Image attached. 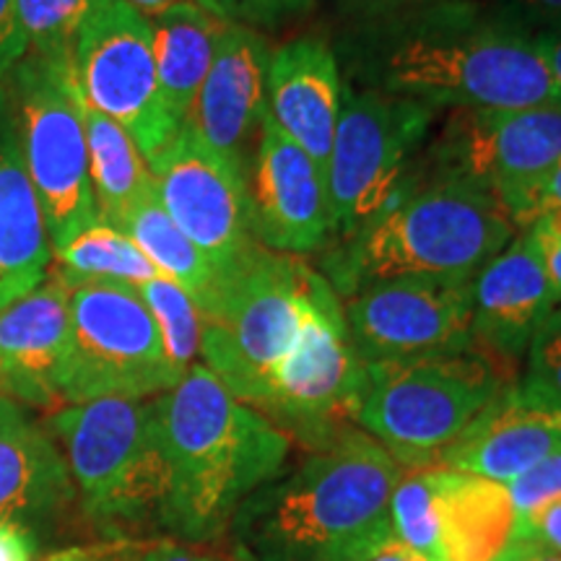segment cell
Returning a JSON list of instances; mask_svg holds the SVG:
<instances>
[{
    "mask_svg": "<svg viewBox=\"0 0 561 561\" xmlns=\"http://www.w3.org/2000/svg\"><path fill=\"white\" fill-rule=\"evenodd\" d=\"M291 3H294V9H297V11L301 13V11L312 9V3H314V0H291Z\"/></svg>",
    "mask_w": 561,
    "mask_h": 561,
    "instance_id": "obj_49",
    "label": "cell"
},
{
    "mask_svg": "<svg viewBox=\"0 0 561 561\" xmlns=\"http://www.w3.org/2000/svg\"><path fill=\"white\" fill-rule=\"evenodd\" d=\"M121 561H216V557L185 543L159 541L149 546L121 543Z\"/></svg>",
    "mask_w": 561,
    "mask_h": 561,
    "instance_id": "obj_38",
    "label": "cell"
},
{
    "mask_svg": "<svg viewBox=\"0 0 561 561\" xmlns=\"http://www.w3.org/2000/svg\"><path fill=\"white\" fill-rule=\"evenodd\" d=\"M83 128L89 146V174L96 214L121 229L146 195L153 193V174L123 125L81 100Z\"/></svg>",
    "mask_w": 561,
    "mask_h": 561,
    "instance_id": "obj_26",
    "label": "cell"
},
{
    "mask_svg": "<svg viewBox=\"0 0 561 561\" xmlns=\"http://www.w3.org/2000/svg\"><path fill=\"white\" fill-rule=\"evenodd\" d=\"M94 0H19V16L34 58L70 62L76 34Z\"/></svg>",
    "mask_w": 561,
    "mask_h": 561,
    "instance_id": "obj_30",
    "label": "cell"
},
{
    "mask_svg": "<svg viewBox=\"0 0 561 561\" xmlns=\"http://www.w3.org/2000/svg\"><path fill=\"white\" fill-rule=\"evenodd\" d=\"M325 276L263 244L221 278L203 314L201 359L237 401L261 411L268 377L289 354Z\"/></svg>",
    "mask_w": 561,
    "mask_h": 561,
    "instance_id": "obj_6",
    "label": "cell"
},
{
    "mask_svg": "<svg viewBox=\"0 0 561 561\" xmlns=\"http://www.w3.org/2000/svg\"><path fill=\"white\" fill-rule=\"evenodd\" d=\"M380 91L455 110H530L561 104L538 39L512 13L468 0L382 19Z\"/></svg>",
    "mask_w": 561,
    "mask_h": 561,
    "instance_id": "obj_1",
    "label": "cell"
},
{
    "mask_svg": "<svg viewBox=\"0 0 561 561\" xmlns=\"http://www.w3.org/2000/svg\"><path fill=\"white\" fill-rule=\"evenodd\" d=\"M125 3L133 5V9H136L138 13H144L146 19H151V16H157V13H161V11L172 9V5L187 3V0H125Z\"/></svg>",
    "mask_w": 561,
    "mask_h": 561,
    "instance_id": "obj_47",
    "label": "cell"
},
{
    "mask_svg": "<svg viewBox=\"0 0 561 561\" xmlns=\"http://www.w3.org/2000/svg\"><path fill=\"white\" fill-rule=\"evenodd\" d=\"M494 195L460 178L434 174L398 198L328 263L335 294L351 297L371 280L398 276L476 278L520 234Z\"/></svg>",
    "mask_w": 561,
    "mask_h": 561,
    "instance_id": "obj_4",
    "label": "cell"
},
{
    "mask_svg": "<svg viewBox=\"0 0 561 561\" xmlns=\"http://www.w3.org/2000/svg\"><path fill=\"white\" fill-rule=\"evenodd\" d=\"M528 229L536 237L538 250H541L543 268L551 280L557 305H561V208L546 210Z\"/></svg>",
    "mask_w": 561,
    "mask_h": 561,
    "instance_id": "obj_35",
    "label": "cell"
},
{
    "mask_svg": "<svg viewBox=\"0 0 561 561\" xmlns=\"http://www.w3.org/2000/svg\"><path fill=\"white\" fill-rule=\"evenodd\" d=\"M515 5L517 13L512 16L525 26L538 24L543 32H561V0H515Z\"/></svg>",
    "mask_w": 561,
    "mask_h": 561,
    "instance_id": "obj_41",
    "label": "cell"
},
{
    "mask_svg": "<svg viewBox=\"0 0 561 561\" xmlns=\"http://www.w3.org/2000/svg\"><path fill=\"white\" fill-rule=\"evenodd\" d=\"M62 278L70 289L68 343L55 377L62 405L100 398L149 401L185 377L167 356L136 286L76 280L66 273Z\"/></svg>",
    "mask_w": 561,
    "mask_h": 561,
    "instance_id": "obj_8",
    "label": "cell"
},
{
    "mask_svg": "<svg viewBox=\"0 0 561 561\" xmlns=\"http://www.w3.org/2000/svg\"><path fill=\"white\" fill-rule=\"evenodd\" d=\"M496 561H561V553L546 549V546L533 543V541L512 538L507 551H504Z\"/></svg>",
    "mask_w": 561,
    "mask_h": 561,
    "instance_id": "obj_43",
    "label": "cell"
},
{
    "mask_svg": "<svg viewBox=\"0 0 561 561\" xmlns=\"http://www.w3.org/2000/svg\"><path fill=\"white\" fill-rule=\"evenodd\" d=\"M354 561H430L424 553L411 549L409 543H403L401 538H396L392 533L380 538L377 543H371L367 551L359 553Z\"/></svg>",
    "mask_w": 561,
    "mask_h": 561,
    "instance_id": "obj_42",
    "label": "cell"
},
{
    "mask_svg": "<svg viewBox=\"0 0 561 561\" xmlns=\"http://www.w3.org/2000/svg\"><path fill=\"white\" fill-rule=\"evenodd\" d=\"M515 538L533 541L561 553V496L541 504L525 517H517Z\"/></svg>",
    "mask_w": 561,
    "mask_h": 561,
    "instance_id": "obj_36",
    "label": "cell"
},
{
    "mask_svg": "<svg viewBox=\"0 0 561 561\" xmlns=\"http://www.w3.org/2000/svg\"><path fill=\"white\" fill-rule=\"evenodd\" d=\"M55 265L76 280H107V284L144 286L159 276L149 257L123 229L107 221H94L81 229L68 244L53 252Z\"/></svg>",
    "mask_w": 561,
    "mask_h": 561,
    "instance_id": "obj_28",
    "label": "cell"
},
{
    "mask_svg": "<svg viewBox=\"0 0 561 561\" xmlns=\"http://www.w3.org/2000/svg\"><path fill=\"white\" fill-rule=\"evenodd\" d=\"M0 561H37V538L30 525L0 520Z\"/></svg>",
    "mask_w": 561,
    "mask_h": 561,
    "instance_id": "obj_39",
    "label": "cell"
},
{
    "mask_svg": "<svg viewBox=\"0 0 561 561\" xmlns=\"http://www.w3.org/2000/svg\"><path fill=\"white\" fill-rule=\"evenodd\" d=\"M390 530L411 549L439 561L437 517H434L432 466L403 471L390 496Z\"/></svg>",
    "mask_w": 561,
    "mask_h": 561,
    "instance_id": "obj_31",
    "label": "cell"
},
{
    "mask_svg": "<svg viewBox=\"0 0 561 561\" xmlns=\"http://www.w3.org/2000/svg\"><path fill=\"white\" fill-rule=\"evenodd\" d=\"M507 489L517 517H525L541 504L557 500L561 496V450L538 462L520 479L507 483Z\"/></svg>",
    "mask_w": 561,
    "mask_h": 561,
    "instance_id": "obj_33",
    "label": "cell"
},
{
    "mask_svg": "<svg viewBox=\"0 0 561 561\" xmlns=\"http://www.w3.org/2000/svg\"><path fill=\"white\" fill-rule=\"evenodd\" d=\"M255 240L280 255H310L333 240L325 172L286 138L265 107L255 161L250 167Z\"/></svg>",
    "mask_w": 561,
    "mask_h": 561,
    "instance_id": "obj_16",
    "label": "cell"
},
{
    "mask_svg": "<svg viewBox=\"0 0 561 561\" xmlns=\"http://www.w3.org/2000/svg\"><path fill=\"white\" fill-rule=\"evenodd\" d=\"M83 512L104 525L164 517L172 473L151 401L62 405L47 424Z\"/></svg>",
    "mask_w": 561,
    "mask_h": 561,
    "instance_id": "obj_7",
    "label": "cell"
},
{
    "mask_svg": "<svg viewBox=\"0 0 561 561\" xmlns=\"http://www.w3.org/2000/svg\"><path fill=\"white\" fill-rule=\"evenodd\" d=\"M83 100L128 130L146 164L180 133L153 58L151 21L125 0H94L70 53Z\"/></svg>",
    "mask_w": 561,
    "mask_h": 561,
    "instance_id": "obj_13",
    "label": "cell"
},
{
    "mask_svg": "<svg viewBox=\"0 0 561 561\" xmlns=\"http://www.w3.org/2000/svg\"><path fill=\"white\" fill-rule=\"evenodd\" d=\"M172 486L164 520L193 541H210L237 510L268 486L291 439L252 405L237 401L203 364L153 398Z\"/></svg>",
    "mask_w": 561,
    "mask_h": 561,
    "instance_id": "obj_2",
    "label": "cell"
},
{
    "mask_svg": "<svg viewBox=\"0 0 561 561\" xmlns=\"http://www.w3.org/2000/svg\"><path fill=\"white\" fill-rule=\"evenodd\" d=\"M551 208H561V161L557 167H553V172L549 174V180L543 182L541 193H538V201H536V219L546 210Z\"/></svg>",
    "mask_w": 561,
    "mask_h": 561,
    "instance_id": "obj_45",
    "label": "cell"
},
{
    "mask_svg": "<svg viewBox=\"0 0 561 561\" xmlns=\"http://www.w3.org/2000/svg\"><path fill=\"white\" fill-rule=\"evenodd\" d=\"M149 170L161 208L221 278L261 248L252 229L248 178L191 130L180 128L172 144L149 161Z\"/></svg>",
    "mask_w": 561,
    "mask_h": 561,
    "instance_id": "obj_15",
    "label": "cell"
},
{
    "mask_svg": "<svg viewBox=\"0 0 561 561\" xmlns=\"http://www.w3.org/2000/svg\"><path fill=\"white\" fill-rule=\"evenodd\" d=\"M265 107L280 133L325 172L343 107L339 60L325 39L297 37L271 50Z\"/></svg>",
    "mask_w": 561,
    "mask_h": 561,
    "instance_id": "obj_20",
    "label": "cell"
},
{
    "mask_svg": "<svg viewBox=\"0 0 561 561\" xmlns=\"http://www.w3.org/2000/svg\"><path fill=\"white\" fill-rule=\"evenodd\" d=\"M50 261L45 210L21 159L9 91L0 81V307L39 286Z\"/></svg>",
    "mask_w": 561,
    "mask_h": 561,
    "instance_id": "obj_21",
    "label": "cell"
},
{
    "mask_svg": "<svg viewBox=\"0 0 561 561\" xmlns=\"http://www.w3.org/2000/svg\"><path fill=\"white\" fill-rule=\"evenodd\" d=\"M70 289L58 265L24 297L0 307V398L42 411H60L55 388L66 354Z\"/></svg>",
    "mask_w": 561,
    "mask_h": 561,
    "instance_id": "obj_18",
    "label": "cell"
},
{
    "mask_svg": "<svg viewBox=\"0 0 561 561\" xmlns=\"http://www.w3.org/2000/svg\"><path fill=\"white\" fill-rule=\"evenodd\" d=\"M434 107L388 91H346L325 167L333 240L369 227L401 193L413 153L430 136Z\"/></svg>",
    "mask_w": 561,
    "mask_h": 561,
    "instance_id": "obj_10",
    "label": "cell"
},
{
    "mask_svg": "<svg viewBox=\"0 0 561 561\" xmlns=\"http://www.w3.org/2000/svg\"><path fill=\"white\" fill-rule=\"evenodd\" d=\"M21 159L45 210L53 252L100 221L89 174L81 89L70 62L26 55L3 79Z\"/></svg>",
    "mask_w": 561,
    "mask_h": 561,
    "instance_id": "obj_9",
    "label": "cell"
},
{
    "mask_svg": "<svg viewBox=\"0 0 561 561\" xmlns=\"http://www.w3.org/2000/svg\"><path fill=\"white\" fill-rule=\"evenodd\" d=\"M510 388L502 369L476 351L367 364L356 424L380 442L403 471L437 466Z\"/></svg>",
    "mask_w": 561,
    "mask_h": 561,
    "instance_id": "obj_5",
    "label": "cell"
},
{
    "mask_svg": "<svg viewBox=\"0 0 561 561\" xmlns=\"http://www.w3.org/2000/svg\"><path fill=\"white\" fill-rule=\"evenodd\" d=\"M140 299L157 322L167 356L180 371H187L201 356V310L185 289L164 276H153L138 286Z\"/></svg>",
    "mask_w": 561,
    "mask_h": 561,
    "instance_id": "obj_29",
    "label": "cell"
},
{
    "mask_svg": "<svg viewBox=\"0 0 561 561\" xmlns=\"http://www.w3.org/2000/svg\"><path fill=\"white\" fill-rule=\"evenodd\" d=\"M559 161L561 104L455 110L432 149L434 172L491 193L520 229L536 221L538 193Z\"/></svg>",
    "mask_w": 561,
    "mask_h": 561,
    "instance_id": "obj_12",
    "label": "cell"
},
{
    "mask_svg": "<svg viewBox=\"0 0 561 561\" xmlns=\"http://www.w3.org/2000/svg\"><path fill=\"white\" fill-rule=\"evenodd\" d=\"M439 561H496L515 538L510 489L455 468L432 466Z\"/></svg>",
    "mask_w": 561,
    "mask_h": 561,
    "instance_id": "obj_23",
    "label": "cell"
},
{
    "mask_svg": "<svg viewBox=\"0 0 561 561\" xmlns=\"http://www.w3.org/2000/svg\"><path fill=\"white\" fill-rule=\"evenodd\" d=\"M343 318L364 364L434 359L476 351L473 278L398 276L351 294Z\"/></svg>",
    "mask_w": 561,
    "mask_h": 561,
    "instance_id": "obj_14",
    "label": "cell"
},
{
    "mask_svg": "<svg viewBox=\"0 0 561 561\" xmlns=\"http://www.w3.org/2000/svg\"><path fill=\"white\" fill-rule=\"evenodd\" d=\"M121 229L149 257L159 276L174 280L180 289L191 294L195 307L201 310V318L210 310L221 286L219 271L161 208L157 187L133 208Z\"/></svg>",
    "mask_w": 561,
    "mask_h": 561,
    "instance_id": "obj_27",
    "label": "cell"
},
{
    "mask_svg": "<svg viewBox=\"0 0 561 561\" xmlns=\"http://www.w3.org/2000/svg\"><path fill=\"white\" fill-rule=\"evenodd\" d=\"M149 21L161 96L182 128L206 81L227 21L210 16L195 0L172 5Z\"/></svg>",
    "mask_w": 561,
    "mask_h": 561,
    "instance_id": "obj_25",
    "label": "cell"
},
{
    "mask_svg": "<svg viewBox=\"0 0 561 561\" xmlns=\"http://www.w3.org/2000/svg\"><path fill=\"white\" fill-rule=\"evenodd\" d=\"M557 305L530 229L491 257L473 278V335L496 359H520Z\"/></svg>",
    "mask_w": 561,
    "mask_h": 561,
    "instance_id": "obj_19",
    "label": "cell"
},
{
    "mask_svg": "<svg viewBox=\"0 0 561 561\" xmlns=\"http://www.w3.org/2000/svg\"><path fill=\"white\" fill-rule=\"evenodd\" d=\"M561 450V411L520 403L512 388L494 403L437 466L455 468L507 486Z\"/></svg>",
    "mask_w": 561,
    "mask_h": 561,
    "instance_id": "obj_22",
    "label": "cell"
},
{
    "mask_svg": "<svg viewBox=\"0 0 561 561\" xmlns=\"http://www.w3.org/2000/svg\"><path fill=\"white\" fill-rule=\"evenodd\" d=\"M30 53L19 16V0H0V81Z\"/></svg>",
    "mask_w": 561,
    "mask_h": 561,
    "instance_id": "obj_37",
    "label": "cell"
},
{
    "mask_svg": "<svg viewBox=\"0 0 561 561\" xmlns=\"http://www.w3.org/2000/svg\"><path fill=\"white\" fill-rule=\"evenodd\" d=\"M367 364L351 343L341 297L322 280L289 354L268 377L261 413L314 453L356 424Z\"/></svg>",
    "mask_w": 561,
    "mask_h": 561,
    "instance_id": "obj_11",
    "label": "cell"
},
{
    "mask_svg": "<svg viewBox=\"0 0 561 561\" xmlns=\"http://www.w3.org/2000/svg\"><path fill=\"white\" fill-rule=\"evenodd\" d=\"M525 356V375L512 385V396L538 409L561 411V305L538 325Z\"/></svg>",
    "mask_w": 561,
    "mask_h": 561,
    "instance_id": "obj_32",
    "label": "cell"
},
{
    "mask_svg": "<svg viewBox=\"0 0 561 561\" xmlns=\"http://www.w3.org/2000/svg\"><path fill=\"white\" fill-rule=\"evenodd\" d=\"M536 39H538V47H541L546 66H549L553 81H557V87L561 91V32L536 34Z\"/></svg>",
    "mask_w": 561,
    "mask_h": 561,
    "instance_id": "obj_44",
    "label": "cell"
},
{
    "mask_svg": "<svg viewBox=\"0 0 561 561\" xmlns=\"http://www.w3.org/2000/svg\"><path fill=\"white\" fill-rule=\"evenodd\" d=\"M107 551L110 546H73V549L47 553L45 559H37V561H104Z\"/></svg>",
    "mask_w": 561,
    "mask_h": 561,
    "instance_id": "obj_46",
    "label": "cell"
},
{
    "mask_svg": "<svg viewBox=\"0 0 561 561\" xmlns=\"http://www.w3.org/2000/svg\"><path fill=\"white\" fill-rule=\"evenodd\" d=\"M403 468L367 432L348 430L237 510L252 561H354L388 536Z\"/></svg>",
    "mask_w": 561,
    "mask_h": 561,
    "instance_id": "obj_3",
    "label": "cell"
},
{
    "mask_svg": "<svg viewBox=\"0 0 561 561\" xmlns=\"http://www.w3.org/2000/svg\"><path fill=\"white\" fill-rule=\"evenodd\" d=\"M268 62L271 47L261 32L224 26L206 81L182 125L244 178H250V138L265 115Z\"/></svg>",
    "mask_w": 561,
    "mask_h": 561,
    "instance_id": "obj_17",
    "label": "cell"
},
{
    "mask_svg": "<svg viewBox=\"0 0 561 561\" xmlns=\"http://www.w3.org/2000/svg\"><path fill=\"white\" fill-rule=\"evenodd\" d=\"M348 11H354L356 16H364L369 21H382L401 16V13H411L426 5L442 3V0H341Z\"/></svg>",
    "mask_w": 561,
    "mask_h": 561,
    "instance_id": "obj_40",
    "label": "cell"
},
{
    "mask_svg": "<svg viewBox=\"0 0 561 561\" xmlns=\"http://www.w3.org/2000/svg\"><path fill=\"white\" fill-rule=\"evenodd\" d=\"M76 496L68 466L53 434L0 398V520L60 510Z\"/></svg>",
    "mask_w": 561,
    "mask_h": 561,
    "instance_id": "obj_24",
    "label": "cell"
},
{
    "mask_svg": "<svg viewBox=\"0 0 561 561\" xmlns=\"http://www.w3.org/2000/svg\"><path fill=\"white\" fill-rule=\"evenodd\" d=\"M210 16L242 26H271L276 21L299 13L291 0H195Z\"/></svg>",
    "mask_w": 561,
    "mask_h": 561,
    "instance_id": "obj_34",
    "label": "cell"
},
{
    "mask_svg": "<svg viewBox=\"0 0 561 561\" xmlns=\"http://www.w3.org/2000/svg\"><path fill=\"white\" fill-rule=\"evenodd\" d=\"M104 561H121V543H112L107 557H104Z\"/></svg>",
    "mask_w": 561,
    "mask_h": 561,
    "instance_id": "obj_48",
    "label": "cell"
}]
</instances>
